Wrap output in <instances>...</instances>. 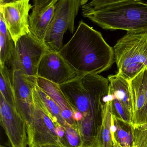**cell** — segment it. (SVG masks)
Here are the masks:
<instances>
[{
	"label": "cell",
	"instance_id": "obj_1",
	"mask_svg": "<svg viewBox=\"0 0 147 147\" xmlns=\"http://www.w3.org/2000/svg\"><path fill=\"white\" fill-rule=\"evenodd\" d=\"M109 80L99 74L77 78L59 85L73 110L83 118L77 123L83 147H98L100 129L108 100Z\"/></svg>",
	"mask_w": 147,
	"mask_h": 147
},
{
	"label": "cell",
	"instance_id": "obj_2",
	"mask_svg": "<svg viewBox=\"0 0 147 147\" xmlns=\"http://www.w3.org/2000/svg\"><path fill=\"white\" fill-rule=\"evenodd\" d=\"M58 52L79 76L99 74L110 69L114 62L113 48L100 32L83 21Z\"/></svg>",
	"mask_w": 147,
	"mask_h": 147
},
{
	"label": "cell",
	"instance_id": "obj_3",
	"mask_svg": "<svg viewBox=\"0 0 147 147\" xmlns=\"http://www.w3.org/2000/svg\"><path fill=\"white\" fill-rule=\"evenodd\" d=\"M82 10L84 18L105 30L147 32V3L141 0H124L96 9L87 3Z\"/></svg>",
	"mask_w": 147,
	"mask_h": 147
},
{
	"label": "cell",
	"instance_id": "obj_4",
	"mask_svg": "<svg viewBox=\"0 0 147 147\" xmlns=\"http://www.w3.org/2000/svg\"><path fill=\"white\" fill-rule=\"evenodd\" d=\"M113 49L117 73L128 80L147 69V32H127Z\"/></svg>",
	"mask_w": 147,
	"mask_h": 147
},
{
	"label": "cell",
	"instance_id": "obj_5",
	"mask_svg": "<svg viewBox=\"0 0 147 147\" xmlns=\"http://www.w3.org/2000/svg\"><path fill=\"white\" fill-rule=\"evenodd\" d=\"M50 48L31 32L19 39L15 47L10 65L19 71L30 83L37 85V71L41 59Z\"/></svg>",
	"mask_w": 147,
	"mask_h": 147
},
{
	"label": "cell",
	"instance_id": "obj_6",
	"mask_svg": "<svg viewBox=\"0 0 147 147\" xmlns=\"http://www.w3.org/2000/svg\"><path fill=\"white\" fill-rule=\"evenodd\" d=\"M82 6L81 0H59L54 15L44 38V42L52 51L59 52L63 47V37L67 30H75L74 21Z\"/></svg>",
	"mask_w": 147,
	"mask_h": 147
},
{
	"label": "cell",
	"instance_id": "obj_7",
	"mask_svg": "<svg viewBox=\"0 0 147 147\" xmlns=\"http://www.w3.org/2000/svg\"><path fill=\"white\" fill-rule=\"evenodd\" d=\"M33 97L35 108L30 121L26 124L28 146L60 143L56 123L41 106L34 88Z\"/></svg>",
	"mask_w": 147,
	"mask_h": 147
},
{
	"label": "cell",
	"instance_id": "obj_8",
	"mask_svg": "<svg viewBox=\"0 0 147 147\" xmlns=\"http://www.w3.org/2000/svg\"><path fill=\"white\" fill-rule=\"evenodd\" d=\"M0 121L11 147H26L28 138L26 122L16 108L0 94Z\"/></svg>",
	"mask_w": 147,
	"mask_h": 147
},
{
	"label": "cell",
	"instance_id": "obj_9",
	"mask_svg": "<svg viewBox=\"0 0 147 147\" xmlns=\"http://www.w3.org/2000/svg\"><path fill=\"white\" fill-rule=\"evenodd\" d=\"M30 1L20 0L0 5V14L15 45L20 38L30 32L29 12L33 6Z\"/></svg>",
	"mask_w": 147,
	"mask_h": 147
},
{
	"label": "cell",
	"instance_id": "obj_10",
	"mask_svg": "<svg viewBox=\"0 0 147 147\" xmlns=\"http://www.w3.org/2000/svg\"><path fill=\"white\" fill-rule=\"evenodd\" d=\"M37 76L60 85L77 78L79 74L58 52L51 50L41 59Z\"/></svg>",
	"mask_w": 147,
	"mask_h": 147
},
{
	"label": "cell",
	"instance_id": "obj_11",
	"mask_svg": "<svg viewBox=\"0 0 147 147\" xmlns=\"http://www.w3.org/2000/svg\"><path fill=\"white\" fill-rule=\"evenodd\" d=\"M11 73L15 107L26 124L35 108L33 89L36 85L30 83L19 71L12 69Z\"/></svg>",
	"mask_w": 147,
	"mask_h": 147
},
{
	"label": "cell",
	"instance_id": "obj_12",
	"mask_svg": "<svg viewBox=\"0 0 147 147\" xmlns=\"http://www.w3.org/2000/svg\"><path fill=\"white\" fill-rule=\"evenodd\" d=\"M36 85L45 92L57 105L61 116L68 125L77 126L73 118V109L59 85L47 80L38 77Z\"/></svg>",
	"mask_w": 147,
	"mask_h": 147
},
{
	"label": "cell",
	"instance_id": "obj_13",
	"mask_svg": "<svg viewBox=\"0 0 147 147\" xmlns=\"http://www.w3.org/2000/svg\"><path fill=\"white\" fill-rule=\"evenodd\" d=\"M133 108L132 124L147 123V101L140 72L130 80Z\"/></svg>",
	"mask_w": 147,
	"mask_h": 147
},
{
	"label": "cell",
	"instance_id": "obj_14",
	"mask_svg": "<svg viewBox=\"0 0 147 147\" xmlns=\"http://www.w3.org/2000/svg\"><path fill=\"white\" fill-rule=\"evenodd\" d=\"M109 94L123 103L133 115L130 81L117 73L108 76Z\"/></svg>",
	"mask_w": 147,
	"mask_h": 147
},
{
	"label": "cell",
	"instance_id": "obj_15",
	"mask_svg": "<svg viewBox=\"0 0 147 147\" xmlns=\"http://www.w3.org/2000/svg\"><path fill=\"white\" fill-rule=\"evenodd\" d=\"M53 3L41 14L35 16L29 15V30L30 32L44 42L47 30L51 22L55 11V5Z\"/></svg>",
	"mask_w": 147,
	"mask_h": 147
},
{
	"label": "cell",
	"instance_id": "obj_16",
	"mask_svg": "<svg viewBox=\"0 0 147 147\" xmlns=\"http://www.w3.org/2000/svg\"><path fill=\"white\" fill-rule=\"evenodd\" d=\"M15 47L14 42L0 14V66L10 64Z\"/></svg>",
	"mask_w": 147,
	"mask_h": 147
},
{
	"label": "cell",
	"instance_id": "obj_17",
	"mask_svg": "<svg viewBox=\"0 0 147 147\" xmlns=\"http://www.w3.org/2000/svg\"><path fill=\"white\" fill-rule=\"evenodd\" d=\"M112 136L123 147H134L131 124L119 120L112 113Z\"/></svg>",
	"mask_w": 147,
	"mask_h": 147
},
{
	"label": "cell",
	"instance_id": "obj_18",
	"mask_svg": "<svg viewBox=\"0 0 147 147\" xmlns=\"http://www.w3.org/2000/svg\"><path fill=\"white\" fill-rule=\"evenodd\" d=\"M34 89L41 105L52 120L55 123L65 127L67 124L62 117L60 110L55 102L37 85Z\"/></svg>",
	"mask_w": 147,
	"mask_h": 147
},
{
	"label": "cell",
	"instance_id": "obj_19",
	"mask_svg": "<svg viewBox=\"0 0 147 147\" xmlns=\"http://www.w3.org/2000/svg\"><path fill=\"white\" fill-rule=\"evenodd\" d=\"M112 122V110L108 95V100L104 110L100 129L98 147H113Z\"/></svg>",
	"mask_w": 147,
	"mask_h": 147
},
{
	"label": "cell",
	"instance_id": "obj_20",
	"mask_svg": "<svg viewBox=\"0 0 147 147\" xmlns=\"http://www.w3.org/2000/svg\"><path fill=\"white\" fill-rule=\"evenodd\" d=\"M0 91L5 100L15 107L12 73L6 65L0 66Z\"/></svg>",
	"mask_w": 147,
	"mask_h": 147
},
{
	"label": "cell",
	"instance_id": "obj_21",
	"mask_svg": "<svg viewBox=\"0 0 147 147\" xmlns=\"http://www.w3.org/2000/svg\"><path fill=\"white\" fill-rule=\"evenodd\" d=\"M61 144L66 147H83V141L78 127L67 125L64 127V135Z\"/></svg>",
	"mask_w": 147,
	"mask_h": 147
},
{
	"label": "cell",
	"instance_id": "obj_22",
	"mask_svg": "<svg viewBox=\"0 0 147 147\" xmlns=\"http://www.w3.org/2000/svg\"><path fill=\"white\" fill-rule=\"evenodd\" d=\"M109 97L113 115L119 120L126 123L132 124L133 116L127 108L117 98L113 97L109 94Z\"/></svg>",
	"mask_w": 147,
	"mask_h": 147
},
{
	"label": "cell",
	"instance_id": "obj_23",
	"mask_svg": "<svg viewBox=\"0 0 147 147\" xmlns=\"http://www.w3.org/2000/svg\"><path fill=\"white\" fill-rule=\"evenodd\" d=\"M134 147H147V123L141 125L131 124Z\"/></svg>",
	"mask_w": 147,
	"mask_h": 147
},
{
	"label": "cell",
	"instance_id": "obj_24",
	"mask_svg": "<svg viewBox=\"0 0 147 147\" xmlns=\"http://www.w3.org/2000/svg\"><path fill=\"white\" fill-rule=\"evenodd\" d=\"M59 0H34L32 12L30 16H35L41 14L53 3H56Z\"/></svg>",
	"mask_w": 147,
	"mask_h": 147
},
{
	"label": "cell",
	"instance_id": "obj_25",
	"mask_svg": "<svg viewBox=\"0 0 147 147\" xmlns=\"http://www.w3.org/2000/svg\"><path fill=\"white\" fill-rule=\"evenodd\" d=\"M123 1L124 0H91L87 3L94 9H96Z\"/></svg>",
	"mask_w": 147,
	"mask_h": 147
},
{
	"label": "cell",
	"instance_id": "obj_26",
	"mask_svg": "<svg viewBox=\"0 0 147 147\" xmlns=\"http://www.w3.org/2000/svg\"><path fill=\"white\" fill-rule=\"evenodd\" d=\"M141 74L142 80V84L144 86L145 89V95H146V99L147 101V69L145 68L143 71L140 72Z\"/></svg>",
	"mask_w": 147,
	"mask_h": 147
},
{
	"label": "cell",
	"instance_id": "obj_27",
	"mask_svg": "<svg viewBox=\"0 0 147 147\" xmlns=\"http://www.w3.org/2000/svg\"><path fill=\"white\" fill-rule=\"evenodd\" d=\"M31 147H66L62 145L61 143H54V144H44V145H34Z\"/></svg>",
	"mask_w": 147,
	"mask_h": 147
},
{
	"label": "cell",
	"instance_id": "obj_28",
	"mask_svg": "<svg viewBox=\"0 0 147 147\" xmlns=\"http://www.w3.org/2000/svg\"><path fill=\"white\" fill-rule=\"evenodd\" d=\"M18 1H20V0H0V5H3V4H6V3Z\"/></svg>",
	"mask_w": 147,
	"mask_h": 147
},
{
	"label": "cell",
	"instance_id": "obj_29",
	"mask_svg": "<svg viewBox=\"0 0 147 147\" xmlns=\"http://www.w3.org/2000/svg\"><path fill=\"white\" fill-rule=\"evenodd\" d=\"M112 141H113V147H123L116 140L115 138L112 136Z\"/></svg>",
	"mask_w": 147,
	"mask_h": 147
},
{
	"label": "cell",
	"instance_id": "obj_30",
	"mask_svg": "<svg viewBox=\"0 0 147 147\" xmlns=\"http://www.w3.org/2000/svg\"><path fill=\"white\" fill-rule=\"evenodd\" d=\"M89 0H81V5L82 6L87 3Z\"/></svg>",
	"mask_w": 147,
	"mask_h": 147
},
{
	"label": "cell",
	"instance_id": "obj_31",
	"mask_svg": "<svg viewBox=\"0 0 147 147\" xmlns=\"http://www.w3.org/2000/svg\"><path fill=\"white\" fill-rule=\"evenodd\" d=\"M5 147V146H2V145H1V147Z\"/></svg>",
	"mask_w": 147,
	"mask_h": 147
}]
</instances>
